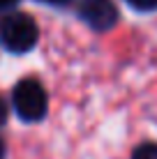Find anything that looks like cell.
<instances>
[{
  "label": "cell",
  "mask_w": 157,
  "mask_h": 159,
  "mask_svg": "<svg viewBox=\"0 0 157 159\" xmlns=\"http://www.w3.org/2000/svg\"><path fill=\"white\" fill-rule=\"evenodd\" d=\"M39 28L25 12H12L0 21V42L9 53H28L37 46Z\"/></svg>",
  "instance_id": "cell-1"
},
{
  "label": "cell",
  "mask_w": 157,
  "mask_h": 159,
  "mask_svg": "<svg viewBox=\"0 0 157 159\" xmlns=\"http://www.w3.org/2000/svg\"><path fill=\"white\" fill-rule=\"evenodd\" d=\"M14 111L23 122H39L48 111V97L37 79H21L12 92Z\"/></svg>",
  "instance_id": "cell-2"
},
{
  "label": "cell",
  "mask_w": 157,
  "mask_h": 159,
  "mask_svg": "<svg viewBox=\"0 0 157 159\" xmlns=\"http://www.w3.org/2000/svg\"><path fill=\"white\" fill-rule=\"evenodd\" d=\"M79 16L97 32H106L118 23V7L113 0H81Z\"/></svg>",
  "instance_id": "cell-3"
},
{
  "label": "cell",
  "mask_w": 157,
  "mask_h": 159,
  "mask_svg": "<svg viewBox=\"0 0 157 159\" xmlns=\"http://www.w3.org/2000/svg\"><path fill=\"white\" fill-rule=\"evenodd\" d=\"M132 159H157V143H141L132 152Z\"/></svg>",
  "instance_id": "cell-4"
},
{
  "label": "cell",
  "mask_w": 157,
  "mask_h": 159,
  "mask_svg": "<svg viewBox=\"0 0 157 159\" xmlns=\"http://www.w3.org/2000/svg\"><path fill=\"white\" fill-rule=\"evenodd\" d=\"M129 7H134L136 12H155L157 0H127Z\"/></svg>",
  "instance_id": "cell-5"
},
{
  "label": "cell",
  "mask_w": 157,
  "mask_h": 159,
  "mask_svg": "<svg viewBox=\"0 0 157 159\" xmlns=\"http://www.w3.org/2000/svg\"><path fill=\"white\" fill-rule=\"evenodd\" d=\"M7 122V104H5V99L0 97V127Z\"/></svg>",
  "instance_id": "cell-6"
},
{
  "label": "cell",
  "mask_w": 157,
  "mask_h": 159,
  "mask_svg": "<svg viewBox=\"0 0 157 159\" xmlns=\"http://www.w3.org/2000/svg\"><path fill=\"white\" fill-rule=\"evenodd\" d=\"M16 2H19V0H0V9H7V7H12Z\"/></svg>",
  "instance_id": "cell-7"
},
{
  "label": "cell",
  "mask_w": 157,
  "mask_h": 159,
  "mask_svg": "<svg viewBox=\"0 0 157 159\" xmlns=\"http://www.w3.org/2000/svg\"><path fill=\"white\" fill-rule=\"evenodd\" d=\"M39 2H48V5H65L69 0H39Z\"/></svg>",
  "instance_id": "cell-8"
},
{
  "label": "cell",
  "mask_w": 157,
  "mask_h": 159,
  "mask_svg": "<svg viewBox=\"0 0 157 159\" xmlns=\"http://www.w3.org/2000/svg\"><path fill=\"white\" fill-rule=\"evenodd\" d=\"M5 155H7V150H5V143L0 141V159H5Z\"/></svg>",
  "instance_id": "cell-9"
}]
</instances>
